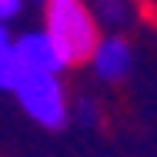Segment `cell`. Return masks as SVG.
I'll return each mask as SVG.
<instances>
[{"label":"cell","instance_id":"obj_1","mask_svg":"<svg viewBox=\"0 0 157 157\" xmlns=\"http://www.w3.org/2000/svg\"><path fill=\"white\" fill-rule=\"evenodd\" d=\"M44 30L57 40L70 67L87 63L90 50L100 40L97 13L84 0H44Z\"/></svg>","mask_w":157,"mask_h":157},{"label":"cell","instance_id":"obj_2","mask_svg":"<svg viewBox=\"0 0 157 157\" xmlns=\"http://www.w3.org/2000/svg\"><path fill=\"white\" fill-rule=\"evenodd\" d=\"M13 97L17 107L44 130H63L70 121V97L60 74H24Z\"/></svg>","mask_w":157,"mask_h":157},{"label":"cell","instance_id":"obj_3","mask_svg":"<svg viewBox=\"0 0 157 157\" xmlns=\"http://www.w3.org/2000/svg\"><path fill=\"white\" fill-rule=\"evenodd\" d=\"M13 54L20 57L27 74H63L70 67V60L63 57V50L57 47V40L44 27L17 33L13 37Z\"/></svg>","mask_w":157,"mask_h":157},{"label":"cell","instance_id":"obj_4","mask_svg":"<svg viewBox=\"0 0 157 157\" xmlns=\"http://www.w3.org/2000/svg\"><path fill=\"white\" fill-rule=\"evenodd\" d=\"M87 63H90L97 80L121 84V80H127V74L134 70V44L127 40L124 33H100V40L90 50Z\"/></svg>","mask_w":157,"mask_h":157},{"label":"cell","instance_id":"obj_5","mask_svg":"<svg viewBox=\"0 0 157 157\" xmlns=\"http://www.w3.org/2000/svg\"><path fill=\"white\" fill-rule=\"evenodd\" d=\"M24 63H20V57L13 54V44L7 47V50H0V90H17V84L24 80Z\"/></svg>","mask_w":157,"mask_h":157},{"label":"cell","instance_id":"obj_6","mask_svg":"<svg viewBox=\"0 0 157 157\" xmlns=\"http://www.w3.org/2000/svg\"><path fill=\"white\" fill-rule=\"evenodd\" d=\"M97 24L104 27H124L130 20V0H97Z\"/></svg>","mask_w":157,"mask_h":157},{"label":"cell","instance_id":"obj_7","mask_svg":"<svg viewBox=\"0 0 157 157\" xmlns=\"http://www.w3.org/2000/svg\"><path fill=\"white\" fill-rule=\"evenodd\" d=\"M70 114H77V121L87 127H97L100 124V107H97L94 97H80L77 104H70Z\"/></svg>","mask_w":157,"mask_h":157},{"label":"cell","instance_id":"obj_8","mask_svg":"<svg viewBox=\"0 0 157 157\" xmlns=\"http://www.w3.org/2000/svg\"><path fill=\"white\" fill-rule=\"evenodd\" d=\"M24 7H27V0H0V20H3V24L17 20V17L24 13Z\"/></svg>","mask_w":157,"mask_h":157},{"label":"cell","instance_id":"obj_9","mask_svg":"<svg viewBox=\"0 0 157 157\" xmlns=\"http://www.w3.org/2000/svg\"><path fill=\"white\" fill-rule=\"evenodd\" d=\"M10 44H13V33H10V27H7L3 20H0V50H7Z\"/></svg>","mask_w":157,"mask_h":157},{"label":"cell","instance_id":"obj_10","mask_svg":"<svg viewBox=\"0 0 157 157\" xmlns=\"http://www.w3.org/2000/svg\"><path fill=\"white\" fill-rule=\"evenodd\" d=\"M40 3H44V0H40Z\"/></svg>","mask_w":157,"mask_h":157}]
</instances>
